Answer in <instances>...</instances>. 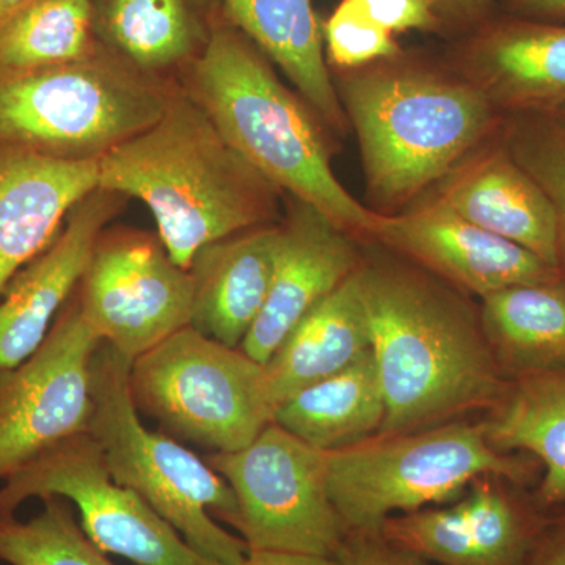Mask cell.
Returning a JSON list of instances; mask_svg holds the SVG:
<instances>
[{
    "label": "cell",
    "instance_id": "34",
    "mask_svg": "<svg viewBox=\"0 0 565 565\" xmlns=\"http://www.w3.org/2000/svg\"><path fill=\"white\" fill-rule=\"evenodd\" d=\"M526 565H565V520L539 539Z\"/></svg>",
    "mask_w": 565,
    "mask_h": 565
},
{
    "label": "cell",
    "instance_id": "13",
    "mask_svg": "<svg viewBox=\"0 0 565 565\" xmlns=\"http://www.w3.org/2000/svg\"><path fill=\"white\" fill-rule=\"evenodd\" d=\"M370 237L486 297L509 286L559 280L534 253L486 232L437 200L399 215L377 214Z\"/></svg>",
    "mask_w": 565,
    "mask_h": 565
},
{
    "label": "cell",
    "instance_id": "10",
    "mask_svg": "<svg viewBox=\"0 0 565 565\" xmlns=\"http://www.w3.org/2000/svg\"><path fill=\"white\" fill-rule=\"evenodd\" d=\"M76 505L88 539L137 565H222L193 550L139 493L118 484L90 434L54 446L0 484V516L31 498Z\"/></svg>",
    "mask_w": 565,
    "mask_h": 565
},
{
    "label": "cell",
    "instance_id": "19",
    "mask_svg": "<svg viewBox=\"0 0 565 565\" xmlns=\"http://www.w3.org/2000/svg\"><path fill=\"white\" fill-rule=\"evenodd\" d=\"M281 225L256 226L196 253L191 266V326L218 343L241 348L262 313L277 266Z\"/></svg>",
    "mask_w": 565,
    "mask_h": 565
},
{
    "label": "cell",
    "instance_id": "31",
    "mask_svg": "<svg viewBox=\"0 0 565 565\" xmlns=\"http://www.w3.org/2000/svg\"><path fill=\"white\" fill-rule=\"evenodd\" d=\"M334 565H437L386 541L381 533H348Z\"/></svg>",
    "mask_w": 565,
    "mask_h": 565
},
{
    "label": "cell",
    "instance_id": "36",
    "mask_svg": "<svg viewBox=\"0 0 565 565\" xmlns=\"http://www.w3.org/2000/svg\"><path fill=\"white\" fill-rule=\"evenodd\" d=\"M239 565H334L333 559L296 553L248 552Z\"/></svg>",
    "mask_w": 565,
    "mask_h": 565
},
{
    "label": "cell",
    "instance_id": "37",
    "mask_svg": "<svg viewBox=\"0 0 565 565\" xmlns=\"http://www.w3.org/2000/svg\"><path fill=\"white\" fill-rule=\"evenodd\" d=\"M32 2L35 0H0V33Z\"/></svg>",
    "mask_w": 565,
    "mask_h": 565
},
{
    "label": "cell",
    "instance_id": "15",
    "mask_svg": "<svg viewBox=\"0 0 565 565\" xmlns=\"http://www.w3.org/2000/svg\"><path fill=\"white\" fill-rule=\"evenodd\" d=\"M125 200L106 189L93 191L70 212L54 244L14 275L0 297V371L24 362L46 340Z\"/></svg>",
    "mask_w": 565,
    "mask_h": 565
},
{
    "label": "cell",
    "instance_id": "4",
    "mask_svg": "<svg viewBox=\"0 0 565 565\" xmlns=\"http://www.w3.org/2000/svg\"><path fill=\"white\" fill-rule=\"evenodd\" d=\"M340 99L367 191L384 207L444 180L494 125L492 99L473 82L407 66L360 71L343 82Z\"/></svg>",
    "mask_w": 565,
    "mask_h": 565
},
{
    "label": "cell",
    "instance_id": "14",
    "mask_svg": "<svg viewBox=\"0 0 565 565\" xmlns=\"http://www.w3.org/2000/svg\"><path fill=\"white\" fill-rule=\"evenodd\" d=\"M501 479L479 476L451 508L388 516L381 534L437 565H526L541 539L539 526Z\"/></svg>",
    "mask_w": 565,
    "mask_h": 565
},
{
    "label": "cell",
    "instance_id": "2",
    "mask_svg": "<svg viewBox=\"0 0 565 565\" xmlns=\"http://www.w3.org/2000/svg\"><path fill=\"white\" fill-rule=\"evenodd\" d=\"M98 188L147 204L170 258L188 270L206 245L270 225L277 215L278 189L180 84L158 122L99 159Z\"/></svg>",
    "mask_w": 565,
    "mask_h": 565
},
{
    "label": "cell",
    "instance_id": "12",
    "mask_svg": "<svg viewBox=\"0 0 565 565\" xmlns=\"http://www.w3.org/2000/svg\"><path fill=\"white\" fill-rule=\"evenodd\" d=\"M99 343L73 294L43 344L0 371V484L54 446L88 434Z\"/></svg>",
    "mask_w": 565,
    "mask_h": 565
},
{
    "label": "cell",
    "instance_id": "3",
    "mask_svg": "<svg viewBox=\"0 0 565 565\" xmlns=\"http://www.w3.org/2000/svg\"><path fill=\"white\" fill-rule=\"evenodd\" d=\"M180 85L223 139L278 191L310 204L351 236H370L377 214L334 177L319 118L223 13Z\"/></svg>",
    "mask_w": 565,
    "mask_h": 565
},
{
    "label": "cell",
    "instance_id": "9",
    "mask_svg": "<svg viewBox=\"0 0 565 565\" xmlns=\"http://www.w3.org/2000/svg\"><path fill=\"white\" fill-rule=\"evenodd\" d=\"M207 463L232 487L234 530L248 552L333 559L348 530L329 493V452L270 423L250 445L212 452Z\"/></svg>",
    "mask_w": 565,
    "mask_h": 565
},
{
    "label": "cell",
    "instance_id": "1",
    "mask_svg": "<svg viewBox=\"0 0 565 565\" xmlns=\"http://www.w3.org/2000/svg\"><path fill=\"white\" fill-rule=\"evenodd\" d=\"M359 277L386 405L377 435L430 429L500 403L509 382L462 299L390 264H360Z\"/></svg>",
    "mask_w": 565,
    "mask_h": 565
},
{
    "label": "cell",
    "instance_id": "32",
    "mask_svg": "<svg viewBox=\"0 0 565 565\" xmlns=\"http://www.w3.org/2000/svg\"><path fill=\"white\" fill-rule=\"evenodd\" d=\"M379 25L388 32L435 31L440 18L429 0H353Z\"/></svg>",
    "mask_w": 565,
    "mask_h": 565
},
{
    "label": "cell",
    "instance_id": "29",
    "mask_svg": "<svg viewBox=\"0 0 565 565\" xmlns=\"http://www.w3.org/2000/svg\"><path fill=\"white\" fill-rule=\"evenodd\" d=\"M508 151L552 200L557 214V269L565 282V129L550 114L512 125Z\"/></svg>",
    "mask_w": 565,
    "mask_h": 565
},
{
    "label": "cell",
    "instance_id": "24",
    "mask_svg": "<svg viewBox=\"0 0 565 565\" xmlns=\"http://www.w3.org/2000/svg\"><path fill=\"white\" fill-rule=\"evenodd\" d=\"M482 333L508 382L565 370V282L509 286L482 297Z\"/></svg>",
    "mask_w": 565,
    "mask_h": 565
},
{
    "label": "cell",
    "instance_id": "8",
    "mask_svg": "<svg viewBox=\"0 0 565 565\" xmlns=\"http://www.w3.org/2000/svg\"><path fill=\"white\" fill-rule=\"evenodd\" d=\"M129 386L163 434L214 452L244 449L274 422L264 364L192 326L134 360Z\"/></svg>",
    "mask_w": 565,
    "mask_h": 565
},
{
    "label": "cell",
    "instance_id": "22",
    "mask_svg": "<svg viewBox=\"0 0 565 565\" xmlns=\"http://www.w3.org/2000/svg\"><path fill=\"white\" fill-rule=\"evenodd\" d=\"M370 351V323L356 269L305 315L264 364L275 412L294 394L340 373Z\"/></svg>",
    "mask_w": 565,
    "mask_h": 565
},
{
    "label": "cell",
    "instance_id": "7",
    "mask_svg": "<svg viewBox=\"0 0 565 565\" xmlns=\"http://www.w3.org/2000/svg\"><path fill=\"white\" fill-rule=\"evenodd\" d=\"M526 465L494 449L482 423L459 419L329 452L327 484L348 533H381L388 516L452 500L479 476L522 482Z\"/></svg>",
    "mask_w": 565,
    "mask_h": 565
},
{
    "label": "cell",
    "instance_id": "18",
    "mask_svg": "<svg viewBox=\"0 0 565 565\" xmlns=\"http://www.w3.org/2000/svg\"><path fill=\"white\" fill-rule=\"evenodd\" d=\"M435 200L557 269L555 206L508 148L456 167L441 180Z\"/></svg>",
    "mask_w": 565,
    "mask_h": 565
},
{
    "label": "cell",
    "instance_id": "21",
    "mask_svg": "<svg viewBox=\"0 0 565 565\" xmlns=\"http://www.w3.org/2000/svg\"><path fill=\"white\" fill-rule=\"evenodd\" d=\"M92 9L104 50L163 81L202 55L222 13L207 0H92Z\"/></svg>",
    "mask_w": 565,
    "mask_h": 565
},
{
    "label": "cell",
    "instance_id": "38",
    "mask_svg": "<svg viewBox=\"0 0 565 565\" xmlns=\"http://www.w3.org/2000/svg\"><path fill=\"white\" fill-rule=\"evenodd\" d=\"M552 117L555 118L557 122L565 129V104L564 106L557 107V109L552 110Z\"/></svg>",
    "mask_w": 565,
    "mask_h": 565
},
{
    "label": "cell",
    "instance_id": "28",
    "mask_svg": "<svg viewBox=\"0 0 565 565\" xmlns=\"http://www.w3.org/2000/svg\"><path fill=\"white\" fill-rule=\"evenodd\" d=\"M68 500L43 498V509L21 522L0 516V561L9 565H115L74 519Z\"/></svg>",
    "mask_w": 565,
    "mask_h": 565
},
{
    "label": "cell",
    "instance_id": "20",
    "mask_svg": "<svg viewBox=\"0 0 565 565\" xmlns=\"http://www.w3.org/2000/svg\"><path fill=\"white\" fill-rule=\"evenodd\" d=\"M465 62L493 104L542 114L565 104V25L498 22L471 41Z\"/></svg>",
    "mask_w": 565,
    "mask_h": 565
},
{
    "label": "cell",
    "instance_id": "26",
    "mask_svg": "<svg viewBox=\"0 0 565 565\" xmlns=\"http://www.w3.org/2000/svg\"><path fill=\"white\" fill-rule=\"evenodd\" d=\"M482 426L498 451L531 452L544 463L542 504L565 503V370L509 382Z\"/></svg>",
    "mask_w": 565,
    "mask_h": 565
},
{
    "label": "cell",
    "instance_id": "35",
    "mask_svg": "<svg viewBox=\"0 0 565 565\" xmlns=\"http://www.w3.org/2000/svg\"><path fill=\"white\" fill-rule=\"evenodd\" d=\"M435 14H444L452 21L473 22L489 11L492 0H429Z\"/></svg>",
    "mask_w": 565,
    "mask_h": 565
},
{
    "label": "cell",
    "instance_id": "25",
    "mask_svg": "<svg viewBox=\"0 0 565 565\" xmlns=\"http://www.w3.org/2000/svg\"><path fill=\"white\" fill-rule=\"evenodd\" d=\"M386 405L373 349L351 366L294 394L274 423L305 444L332 452L381 433Z\"/></svg>",
    "mask_w": 565,
    "mask_h": 565
},
{
    "label": "cell",
    "instance_id": "6",
    "mask_svg": "<svg viewBox=\"0 0 565 565\" xmlns=\"http://www.w3.org/2000/svg\"><path fill=\"white\" fill-rule=\"evenodd\" d=\"M177 87L103 46L68 65L0 71V143L98 162L158 122Z\"/></svg>",
    "mask_w": 565,
    "mask_h": 565
},
{
    "label": "cell",
    "instance_id": "5",
    "mask_svg": "<svg viewBox=\"0 0 565 565\" xmlns=\"http://www.w3.org/2000/svg\"><path fill=\"white\" fill-rule=\"evenodd\" d=\"M131 364L104 341L93 353L88 434L111 478L139 493L200 555L239 565L248 555L247 545L214 520L233 526L237 503L232 487L191 449L141 423L129 386Z\"/></svg>",
    "mask_w": 565,
    "mask_h": 565
},
{
    "label": "cell",
    "instance_id": "30",
    "mask_svg": "<svg viewBox=\"0 0 565 565\" xmlns=\"http://www.w3.org/2000/svg\"><path fill=\"white\" fill-rule=\"evenodd\" d=\"M330 61L356 68L399 54L393 33L371 20L353 0H343L323 24Z\"/></svg>",
    "mask_w": 565,
    "mask_h": 565
},
{
    "label": "cell",
    "instance_id": "23",
    "mask_svg": "<svg viewBox=\"0 0 565 565\" xmlns=\"http://www.w3.org/2000/svg\"><path fill=\"white\" fill-rule=\"evenodd\" d=\"M223 17L291 79L322 125L344 134L345 117L334 90L322 33L311 0H217Z\"/></svg>",
    "mask_w": 565,
    "mask_h": 565
},
{
    "label": "cell",
    "instance_id": "16",
    "mask_svg": "<svg viewBox=\"0 0 565 565\" xmlns=\"http://www.w3.org/2000/svg\"><path fill=\"white\" fill-rule=\"evenodd\" d=\"M352 236L310 204L296 200L281 225L269 296L241 349L266 364L305 315L359 269Z\"/></svg>",
    "mask_w": 565,
    "mask_h": 565
},
{
    "label": "cell",
    "instance_id": "11",
    "mask_svg": "<svg viewBox=\"0 0 565 565\" xmlns=\"http://www.w3.org/2000/svg\"><path fill=\"white\" fill-rule=\"evenodd\" d=\"M193 292L159 236L104 230L74 296L99 340L134 362L191 326Z\"/></svg>",
    "mask_w": 565,
    "mask_h": 565
},
{
    "label": "cell",
    "instance_id": "33",
    "mask_svg": "<svg viewBox=\"0 0 565 565\" xmlns=\"http://www.w3.org/2000/svg\"><path fill=\"white\" fill-rule=\"evenodd\" d=\"M520 20H565V0H504Z\"/></svg>",
    "mask_w": 565,
    "mask_h": 565
},
{
    "label": "cell",
    "instance_id": "27",
    "mask_svg": "<svg viewBox=\"0 0 565 565\" xmlns=\"http://www.w3.org/2000/svg\"><path fill=\"white\" fill-rule=\"evenodd\" d=\"M99 47L92 0H35L0 33V71L68 65Z\"/></svg>",
    "mask_w": 565,
    "mask_h": 565
},
{
    "label": "cell",
    "instance_id": "17",
    "mask_svg": "<svg viewBox=\"0 0 565 565\" xmlns=\"http://www.w3.org/2000/svg\"><path fill=\"white\" fill-rule=\"evenodd\" d=\"M96 189V161L0 143V297L14 275L54 244L70 212Z\"/></svg>",
    "mask_w": 565,
    "mask_h": 565
}]
</instances>
